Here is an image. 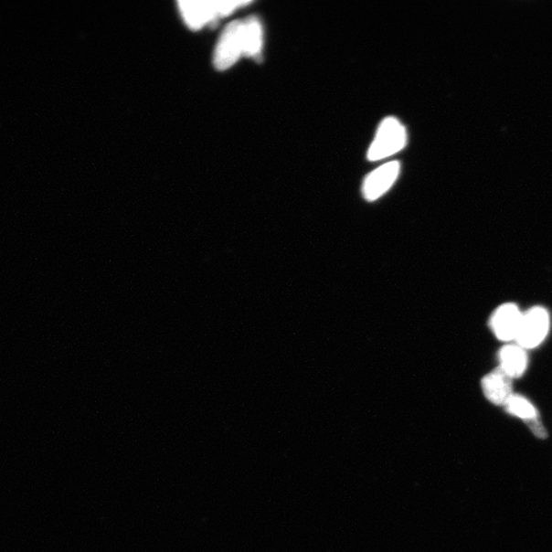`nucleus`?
Returning a JSON list of instances; mask_svg holds the SVG:
<instances>
[{"instance_id": "6e6552de", "label": "nucleus", "mask_w": 552, "mask_h": 552, "mask_svg": "<svg viewBox=\"0 0 552 552\" xmlns=\"http://www.w3.org/2000/svg\"><path fill=\"white\" fill-rule=\"evenodd\" d=\"M504 407L507 412L522 419L530 427L535 435L539 438H546L547 436L545 427L541 424L537 409L533 407V404L529 400L524 398L523 396L513 395Z\"/></svg>"}, {"instance_id": "0eeeda50", "label": "nucleus", "mask_w": 552, "mask_h": 552, "mask_svg": "<svg viewBox=\"0 0 552 552\" xmlns=\"http://www.w3.org/2000/svg\"><path fill=\"white\" fill-rule=\"evenodd\" d=\"M486 398L495 405H505L513 394V378L498 367L482 379Z\"/></svg>"}, {"instance_id": "423d86ee", "label": "nucleus", "mask_w": 552, "mask_h": 552, "mask_svg": "<svg viewBox=\"0 0 552 552\" xmlns=\"http://www.w3.org/2000/svg\"><path fill=\"white\" fill-rule=\"evenodd\" d=\"M523 314L516 305L508 303L500 306L491 317V327L496 338L504 342L516 339L519 333Z\"/></svg>"}, {"instance_id": "1a4fd4ad", "label": "nucleus", "mask_w": 552, "mask_h": 552, "mask_svg": "<svg viewBox=\"0 0 552 552\" xmlns=\"http://www.w3.org/2000/svg\"><path fill=\"white\" fill-rule=\"evenodd\" d=\"M241 37H243L244 56L260 60L263 51V27L257 16L241 21Z\"/></svg>"}, {"instance_id": "39448f33", "label": "nucleus", "mask_w": 552, "mask_h": 552, "mask_svg": "<svg viewBox=\"0 0 552 552\" xmlns=\"http://www.w3.org/2000/svg\"><path fill=\"white\" fill-rule=\"evenodd\" d=\"M178 5L186 25L194 30L222 18L221 2H179Z\"/></svg>"}, {"instance_id": "f03ea898", "label": "nucleus", "mask_w": 552, "mask_h": 552, "mask_svg": "<svg viewBox=\"0 0 552 552\" xmlns=\"http://www.w3.org/2000/svg\"><path fill=\"white\" fill-rule=\"evenodd\" d=\"M241 25V21L231 22L221 33L213 57L214 66L219 71L228 70L244 56Z\"/></svg>"}, {"instance_id": "7ed1b4c3", "label": "nucleus", "mask_w": 552, "mask_h": 552, "mask_svg": "<svg viewBox=\"0 0 552 552\" xmlns=\"http://www.w3.org/2000/svg\"><path fill=\"white\" fill-rule=\"evenodd\" d=\"M549 330V314L543 307H534L523 314L516 343L524 349H533L545 341Z\"/></svg>"}, {"instance_id": "20e7f679", "label": "nucleus", "mask_w": 552, "mask_h": 552, "mask_svg": "<svg viewBox=\"0 0 552 552\" xmlns=\"http://www.w3.org/2000/svg\"><path fill=\"white\" fill-rule=\"evenodd\" d=\"M400 174V163L397 161L384 164L372 174L368 175L365 180L364 196L367 201L373 202L383 196L395 184Z\"/></svg>"}, {"instance_id": "f257e3e1", "label": "nucleus", "mask_w": 552, "mask_h": 552, "mask_svg": "<svg viewBox=\"0 0 552 552\" xmlns=\"http://www.w3.org/2000/svg\"><path fill=\"white\" fill-rule=\"evenodd\" d=\"M407 129L394 117L386 118L377 129L375 141L367 153L369 161L384 160L400 152L407 144Z\"/></svg>"}, {"instance_id": "9d476101", "label": "nucleus", "mask_w": 552, "mask_h": 552, "mask_svg": "<svg viewBox=\"0 0 552 552\" xmlns=\"http://www.w3.org/2000/svg\"><path fill=\"white\" fill-rule=\"evenodd\" d=\"M500 368L510 377H520L528 366V356L519 345H506L499 352Z\"/></svg>"}]
</instances>
